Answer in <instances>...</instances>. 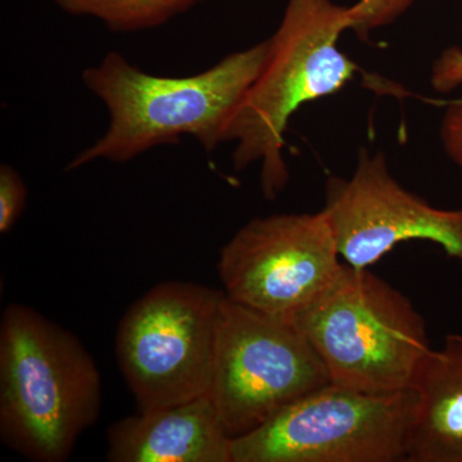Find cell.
Returning <instances> with one entry per match:
<instances>
[{"label":"cell","mask_w":462,"mask_h":462,"mask_svg":"<svg viewBox=\"0 0 462 462\" xmlns=\"http://www.w3.org/2000/svg\"><path fill=\"white\" fill-rule=\"evenodd\" d=\"M270 39L227 54L190 76L148 74L118 51H109L81 79L108 111L106 133L76 154L66 171L108 161L126 163L162 145L193 136L207 152L226 143L234 115L260 78Z\"/></svg>","instance_id":"cell-1"},{"label":"cell","mask_w":462,"mask_h":462,"mask_svg":"<svg viewBox=\"0 0 462 462\" xmlns=\"http://www.w3.org/2000/svg\"><path fill=\"white\" fill-rule=\"evenodd\" d=\"M102 379L78 337L32 307L0 320V439L35 462L69 460L98 420Z\"/></svg>","instance_id":"cell-2"},{"label":"cell","mask_w":462,"mask_h":462,"mask_svg":"<svg viewBox=\"0 0 462 462\" xmlns=\"http://www.w3.org/2000/svg\"><path fill=\"white\" fill-rule=\"evenodd\" d=\"M348 32V7L333 0H288L260 78L234 115L226 143H236L233 166H260L264 199L287 189L291 172L284 158L289 120L306 103L334 96L357 72L339 50Z\"/></svg>","instance_id":"cell-3"},{"label":"cell","mask_w":462,"mask_h":462,"mask_svg":"<svg viewBox=\"0 0 462 462\" xmlns=\"http://www.w3.org/2000/svg\"><path fill=\"white\" fill-rule=\"evenodd\" d=\"M294 321L331 382L369 393L413 389L431 351L427 322L410 298L369 269L346 263Z\"/></svg>","instance_id":"cell-4"},{"label":"cell","mask_w":462,"mask_h":462,"mask_svg":"<svg viewBox=\"0 0 462 462\" xmlns=\"http://www.w3.org/2000/svg\"><path fill=\"white\" fill-rule=\"evenodd\" d=\"M225 300L224 291L165 282L127 309L116 357L138 412L208 394Z\"/></svg>","instance_id":"cell-5"},{"label":"cell","mask_w":462,"mask_h":462,"mask_svg":"<svg viewBox=\"0 0 462 462\" xmlns=\"http://www.w3.org/2000/svg\"><path fill=\"white\" fill-rule=\"evenodd\" d=\"M418 393H369L330 382L230 440L231 462L406 461Z\"/></svg>","instance_id":"cell-6"},{"label":"cell","mask_w":462,"mask_h":462,"mask_svg":"<svg viewBox=\"0 0 462 462\" xmlns=\"http://www.w3.org/2000/svg\"><path fill=\"white\" fill-rule=\"evenodd\" d=\"M331 382L296 321L225 300L208 396L230 439Z\"/></svg>","instance_id":"cell-7"},{"label":"cell","mask_w":462,"mask_h":462,"mask_svg":"<svg viewBox=\"0 0 462 462\" xmlns=\"http://www.w3.org/2000/svg\"><path fill=\"white\" fill-rule=\"evenodd\" d=\"M345 266L320 209L248 221L221 248L217 273L225 296L233 302L294 320Z\"/></svg>","instance_id":"cell-8"},{"label":"cell","mask_w":462,"mask_h":462,"mask_svg":"<svg viewBox=\"0 0 462 462\" xmlns=\"http://www.w3.org/2000/svg\"><path fill=\"white\" fill-rule=\"evenodd\" d=\"M321 209L343 263L355 269H369L412 240L434 243L447 256L462 261V208H438L407 190L382 152L363 147L351 176H330Z\"/></svg>","instance_id":"cell-9"},{"label":"cell","mask_w":462,"mask_h":462,"mask_svg":"<svg viewBox=\"0 0 462 462\" xmlns=\"http://www.w3.org/2000/svg\"><path fill=\"white\" fill-rule=\"evenodd\" d=\"M230 440L206 394L116 421L107 430V460L231 462Z\"/></svg>","instance_id":"cell-10"},{"label":"cell","mask_w":462,"mask_h":462,"mask_svg":"<svg viewBox=\"0 0 462 462\" xmlns=\"http://www.w3.org/2000/svg\"><path fill=\"white\" fill-rule=\"evenodd\" d=\"M418 409L407 462H462V334L431 348L413 385Z\"/></svg>","instance_id":"cell-11"},{"label":"cell","mask_w":462,"mask_h":462,"mask_svg":"<svg viewBox=\"0 0 462 462\" xmlns=\"http://www.w3.org/2000/svg\"><path fill=\"white\" fill-rule=\"evenodd\" d=\"M75 17L98 20L112 32H145L165 25L202 0H53Z\"/></svg>","instance_id":"cell-12"},{"label":"cell","mask_w":462,"mask_h":462,"mask_svg":"<svg viewBox=\"0 0 462 462\" xmlns=\"http://www.w3.org/2000/svg\"><path fill=\"white\" fill-rule=\"evenodd\" d=\"M416 0H358L348 7V32L361 42L375 30L392 25L412 7Z\"/></svg>","instance_id":"cell-13"},{"label":"cell","mask_w":462,"mask_h":462,"mask_svg":"<svg viewBox=\"0 0 462 462\" xmlns=\"http://www.w3.org/2000/svg\"><path fill=\"white\" fill-rule=\"evenodd\" d=\"M27 202V188L16 169L0 166V233L7 234L23 215Z\"/></svg>","instance_id":"cell-14"},{"label":"cell","mask_w":462,"mask_h":462,"mask_svg":"<svg viewBox=\"0 0 462 462\" xmlns=\"http://www.w3.org/2000/svg\"><path fill=\"white\" fill-rule=\"evenodd\" d=\"M431 88L438 93H451L462 87V48H446L431 66Z\"/></svg>","instance_id":"cell-15"},{"label":"cell","mask_w":462,"mask_h":462,"mask_svg":"<svg viewBox=\"0 0 462 462\" xmlns=\"http://www.w3.org/2000/svg\"><path fill=\"white\" fill-rule=\"evenodd\" d=\"M439 139L447 156L462 170V102L451 103L440 121Z\"/></svg>","instance_id":"cell-16"}]
</instances>
